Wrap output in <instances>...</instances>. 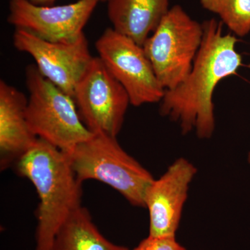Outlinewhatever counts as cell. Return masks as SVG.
<instances>
[{
	"label": "cell",
	"mask_w": 250,
	"mask_h": 250,
	"mask_svg": "<svg viewBox=\"0 0 250 250\" xmlns=\"http://www.w3.org/2000/svg\"><path fill=\"white\" fill-rule=\"evenodd\" d=\"M223 23H202L203 38L190 73L177 87L166 90L160 113L177 123L182 134L195 131L200 139H209L215 129L213 95L224 79L236 74L242 65L235 36L223 34Z\"/></svg>",
	"instance_id": "obj_1"
},
{
	"label": "cell",
	"mask_w": 250,
	"mask_h": 250,
	"mask_svg": "<svg viewBox=\"0 0 250 250\" xmlns=\"http://www.w3.org/2000/svg\"><path fill=\"white\" fill-rule=\"evenodd\" d=\"M16 168L33 184L40 200L35 250H51L62 225L82 207V182L66 153L40 139L18 159Z\"/></svg>",
	"instance_id": "obj_2"
},
{
	"label": "cell",
	"mask_w": 250,
	"mask_h": 250,
	"mask_svg": "<svg viewBox=\"0 0 250 250\" xmlns=\"http://www.w3.org/2000/svg\"><path fill=\"white\" fill-rule=\"evenodd\" d=\"M77 178L109 186L134 207H144L145 195L154 178L108 135L93 134L66 153Z\"/></svg>",
	"instance_id": "obj_3"
},
{
	"label": "cell",
	"mask_w": 250,
	"mask_h": 250,
	"mask_svg": "<svg viewBox=\"0 0 250 250\" xmlns=\"http://www.w3.org/2000/svg\"><path fill=\"white\" fill-rule=\"evenodd\" d=\"M25 77L29 92L26 115L38 139L68 153L93 136L71 96L44 77L35 65H28Z\"/></svg>",
	"instance_id": "obj_4"
},
{
	"label": "cell",
	"mask_w": 250,
	"mask_h": 250,
	"mask_svg": "<svg viewBox=\"0 0 250 250\" xmlns=\"http://www.w3.org/2000/svg\"><path fill=\"white\" fill-rule=\"evenodd\" d=\"M202 38V24L175 5L146 41L143 49L165 90L173 89L187 78Z\"/></svg>",
	"instance_id": "obj_5"
},
{
	"label": "cell",
	"mask_w": 250,
	"mask_h": 250,
	"mask_svg": "<svg viewBox=\"0 0 250 250\" xmlns=\"http://www.w3.org/2000/svg\"><path fill=\"white\" fill-rule=\"evenodd\" d=\"M73 100L79 114L93 134L117 137L130 103L129 95L100 57H93L77 83Z\"/></svg>",
	"instance_id": "obj_6"
},
{
	"label": "cell",
	"mask_w": 250,
	"mask_h": 250,
	"mask_svg": "<svg viewBox=\"0 0 250 250\" xmlns=\"http://www.w3.org/2000/svg\"><path fill=\"white\" fill-rule=\"evenodd\" d=\"M99 57L129 95L134 106L159 103L165 89L158 80L143 46L107 28L95 42Z\"/></svg>",
	"instance_id": "obj_7"
},
{
	"label": "cell",
	"mask_w": 250,
	"mask_h": 250,
	"mask_svg": "<svg viewBox=\"0 0 250 250\" xmlns=\"http://www.w3.org/2000/svg\"><path fill=\"white\" fill-rule=\"evenodd\" d=\"M13 41L18 50L33 57L44 77L73 98L77 83L93 58L84 34L73 41L54 42L16 29Z\"/></svg>",
	"instance_id": "obj_8"
},
{
	"label": "cell",
	"mask_w": 250,
	"mask_h": 250,
	"mask_svg": "<svg viewBox=\"0 0 250 250\" xmlns=\"http://www.w3.org/2000/svg\"><path fill=\"white\" fill-rule=\"evenodd\" d=\"M102 0H78L62 6H41L29 0H10L8 22L49 42H70L83 27Z\"/></svg>",
	"instance_id": "obj_9"
},
{
	"label": "cell",
	"mask_w": 250,
	"mask_h": 250,
	"mask_svg": "<svg viewBox=\"0 0 250 250\" xmlns=\"http://www.w3.org/2000/svg\"><path fill=\"white\" fill-rule=\"evenodd\" d=\"M196 174L195 166L180 157L159 179L153 180L145 195V208L149 211V236H176L189 188Z\"/></svg>",
	"instance_id": "obj_10"
},
{
	"label": "cell",
	"mask_w": 250,
	"mask_h": 250,
	"mask_svg": "<svg viewBox=\"0 0 250 250\" xmlns=\"http://www.w3.org/2000/svg\"><path fill=\"white\" fill-rule=\"evenodd\" d=\"M28 99L22 92L0 82V153L1 167L4 168L20 157L37 141L27 119Z\"/></svg>",
	"instance_id": "obj_11"
},
{
	"label": "cell",
	"mask_w": 250,
	"mask_h": 250,
	"mask_svg": "<svg viewBox=\"0 0 250 250\" xmlns=\"http://www.w3.org/2000/svg\"><path fill=\"white\" fill-rule=\"evenodd\" d=\"M170 0H107L113 29L143 46L169 11Z\"/></svg>",
	"instance_id": "obj_12"
},
{
	"label": "cell",
	"mask_w": 250,
	"mask_h": 250,
	"mask_svg": "<svg viewBox=\"0 0 250 250\" xmlns=\"http://www.w3.org/2000/svg\"><path fill=\"white\" fill-rule=\"evenodd\" d=\"M51 250H129L106 239L95 226L89 211L81 207L62 225Z\"/></svg>",
	"instance_id": "obj_13"
},
{
	"label": "cell",
	"mask_w": 250,
	"mask_h": 250,
	"mask_svg": "<svg viewBox=\"0 0 250 250\" xmlns=\"http://www.w3.org/2000/svg\"><path fill=\"white\" fill-rule=\"evenodd\" d=\"M202 6L218 15L221 22L236 35L250 32V0H200Z\"/></svg>",
	"instance_id": "obj_14"
},
{
	"label": "cell",
	"mask_w": 250,
	"mask_h": 250,
	"mask_svg": "<svg viewBox=\"0 0 250 250\" xmlns=\"http://www.w3.org/2000/svg\"><path fill=\"white\" fill-rule=\"evenodd\" d=\"M132 250H187L176 236H148Z\"/></svg>",
	"instance_id": "obj_15"
},
{
	"label": "cell",
	"mask_w": 250,
	"mask_h": 250,
	"mask_svg": "<svg viewBox=\"0 0 250 250\" xmlns=\"http://www.w3.org/2000/svg\"><path fill=\"white\" fill-rule=\"evenodd\" d=\"M33 4L41 5V6H51L56 0H29ZM104 1H107V0H102Z\"/></svg>",
	"instance_id": "obj_16"
},
{
	"label": "cell",
	"mask_w": 250,
	"mask_h": 250,
	"mask_svg": "<svg viewBox=\"0 0 250 250\" xmlns=\"http://www.w3.org/2000/svg\"><path fill=\"white\" fill-rule=\"evenodd\" d=\"M248 163L250 164V152L249 154H248Z\"/></svg>",
	"instance_id": "obj_17"
}]
</instances>
